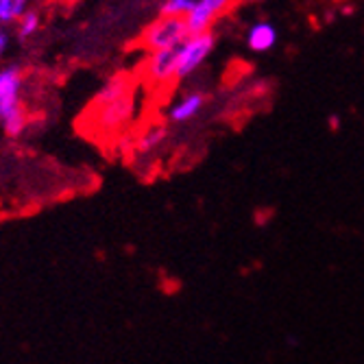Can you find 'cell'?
I'll use <instances>...</instances> for the list:
<instances>
[{
    "label": "cell",
    "mask_w": 364,
    "mask_h": 364,
    "mask_svg": "<svg viewBox=\"0 0 364 364\" xmlns=\"http://www.w3.org/2000/svg\"><path fill=\"white\" fill-rule=\"evenodd\" d=\"M0 127L9 138L22 136L28 127V116L22 105V73L18 65H7L5 81L0 85Z\"/></svg>",
    "instance_id": "cell-1"
},
{
    "label": "cell",
    "mask_w": 364,
    "mask_h": 364,
    "mask_svg": "<svg viewBox=\"0 0 364 364\" xmlns=\"http://www.w3.org/2000/svg\"><path fill=\"white\" fill-rule=\"evenodd\" d=\"M190 36L188 24L183 18H171V16H159L153 20L140 38V44L149 53L157 50H171L177 48L186 38Z\"/></svg>",
    "instance_id": "cell-2"
},
{
    "label": "cell",
    "mask_w": 364,
    "mask_h": 364,
    "mask_svg": "<svg viewBox=\"0 0 364 364\" xmlns=\"http://www.w3.org/2000/svg\"><path fill=\"white\" fill-rule=\"evenodd\" d=\"M216 36L212 31L192 33L177 46V81L192 77L214 53Z\"/></svg>",
    "instance_id": "cell-3"
},
{
    "label": "cell",
    "mask_w": 364,
    "mask_h": 364,
    "mask_svg": "<svg viewBox=\"0 0 364 364\" xmlns=\"http://www.w3.org/2000/svg\"><path fill=\"white\" fill-rule=\"evenodd\" d=\"M231 3H234V0H194L192 11L183 18L190 36L192 33L212 31V24L218 20V16H223L229 9Z\"/></svg>",
    "instance_id": "cell-4"
},
{
    "label": "cell",
    "mask_w": 364,
    "mask_h": 364,
    "mask_svg": "<svg viewBox=\"0 0 364 364\" xmlns=\"http://www.w3.org/2000/svg\"><path fill=\"white\" fill-rule=\"evenodd\" d=\"M144 75L151 83L157 85H168L177 81V48L149 53V59L144 63Z\"/></svg>",
    "instance_id": "cell-5"
},
{
    "label": "cell",
    "mask_w": 364,
    "mask_h": 364,
    "mask_svg": "<svg viewBox=\"0 0 364 364\" xmlns=\"http://www.w3.org/2000/svg\"><path fill=\"white\" fill-rule=\"evenodd\" d=\"M203 107H205V94L203 92H188L173 103V107L168 109V118H171V122L181 124V122L196 118Z\"/></svg>",
    "instance_id": "cell-6"
},
{
    "label": "cell",
    "mask_w": 364,
    "mask_h": 364,
    "mask_svg": "<svg viewBox=\"0 0 364 364\" xmlns=\"http://www.w3.org/2000/svg\"><path fill=\"white\" fill-rule=\"evenodd\" d=\"M277 36H279V33H277L273 22L259 20V22L251 24L249 31H247V46L253 53H269L271 48H275Z\"/></svg>",
    "instance_id": "cell-7"
},
{
    "label": "cell",
    "mask_w": 364,
    "mask_h": 364,
    "mask_svg": "<svg viewBox=\"0 0 364 364\" xmlns=\"http://www.w3.org/2000/svg\"><path fill=\"white\" fill-rule=\"evenodd\" d=\"M31 9V0H0V24L11 26Z\"/></svg>",
    "instance_id": "cell-8"
},
{
    "label": "cell",
    "mask_w": 364,
    "mask_h": 364,
    "mask_svg": "<svg viewBox=\"0 0 364 364\" xmlns=\"http://www.w3.org/2000/svg\"><path fill=\"white\" fill-rule=\"evenodd\" d=\"M40 24H42V16H40L36 9H28V11L16 22V33H18V38H20V40H31L33 36H38Z\"/></svg>",
    "instance_id": "cell-9"
},
{
    "label": "cell",
    "mask_w": 364,
    "mask_h": 364,
    "mask_svg": "<svg viewBox=\"0 0 364 364\" xmlns=\"http://www.w3.org/2000/svg\"><path fill=\"white\" fill-rule=\"evenodd\" d=\"M164 140H166V127H161V124H153V127H149L144 134L140 136V140H138V149L140 151H144V153H151V151H155Z\"/></svg>",
    "instance_id": "cell-10"
},
{
    "label": "cell",
    "mask_w": 364,
    "mask_h": 364,
    "mask_svg": "<svg viewBox=\"0 0 364 364\" xmlns=\"http://www.w3.org/2000/svg\"><path fill=\"white\" fill-rule=\"evenodd\" d=\"M194 7V0H161L159 3V16L171 18H186Z\"/></svg>",
    "instance_id": "cell-11"
},
{
    "label": "cell",
    "mask_w": 364,
    "mask_h": 364,
    "mask_svg": "<svg viewBox=\"0 0 364 364\" xmlns=\"http://www.w3.org/2000/svg\"><path fill=\"white\" fill-rule=\"evenodd\" d=\"M9 42H11V38H9V33H7V26L0 24V55L7 53V48H9Z\"/></svg>",
    "instance_id": "cell-12"
},
{
    "label": "cell",
    "mask_w": 364,
    "mask_h": 364,
    "mask_svg": "<svg viewBox=\"0 0 364 364\" xmlns=\"http://www.w3.org/2000/svg\"><path fill=\"white\" fill-rule=\"evenodd\" d=\"M329 127H332V129H338V127H341V118H338V116H332V118H329Z\"/></svg>",
    "instance_id": "cell-13"
}]
</instances>
